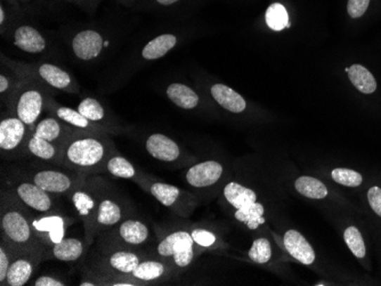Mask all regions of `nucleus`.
Masks as SVG:
<instances>
[{
	"instance_id": "6ab92c4d",
	"label": "nucleus",
	"mask_w": 381,
	"mask_h": 286,
	"mask_svg": "<svg viewBox=\"0 0 381 286\" xmlns=\"http://www.w3.org/2000/svg\"><path fill=\"white\" fill-rule=\"evenodd\" d=\"M223 194L226 202L233 207L235 210L234 212L248 210L257 202V195L254 193V190L235 181L228 183L224 187Z\"/></svg>"
},
{
	"instance_id": "a211bd4d",
	"label": "nucleus",
	"mask_w": 381,
	"mask_h": 286,
	"mask_svg": "<svg viewBox=\"0 0 381 286\" xmlns=\"http://www.w3.org/2000/svg\"><path fill=\"white\" fill-rule=\"evenodd\" d=\"M104 40L98 32L85 30L79 32L72 40L73 53L82 60H91L98 58L103 49Z\"/></svg>"
},
{
	"instance_id": "412c9836",
	"label": "nucleus",
	"mask_w": 381,
	"mask_h": 286,
	"mask_svg": "<svg viewBox=\"0 0 381 286\" xmlns=\"http://www.w3.org/2000/svg\"><path fill=\"white\" fill-rule=\"evenodd\" d=\"M38 76L43 79L46 84H49L51 87L56 88L58 91H77L72 76L54 64L43 63L39 65Z\"/></svg>"
},
{
	"instance_id": "ddd939ff",
	"label": "nucleus",
	"mask_w": 381,
	"mask_h": 286,
	"mask_svg": "<svg viewBox=\"0 0 381 286\" xmlns=\"http://www.w3.org/2000/svg\"><path fill=\"white\" fill-rule=\"evenodd\" d=\"M41 260V256L34 254H13L5 285L23 286L29 283Z\"/></svg>"
},
{
	"instance_id": "9b49d317",
	"label": "nucleus",
	"mask_w": 381,
	"mask_h": 286,
	"mask_svg": "<svg viewBox=\"0 0 381 286\" xmlns=\"http://www.w3.org/2000/svg\"><path fill=\"white\" fill-rule=\"evenodd\" d=\"M73 223L75 218L67 217L63 214H36L31 212L32 228L47 250L65 238L67 228Z\"/></svg>"
},
{
	"instance_id": "4be33fe9",
	"label": "nucleus",
	"mask_w": 381,
	"mask_h": 286,
	"mask_svg": "<svg viewBox=\"0 0 381 286\" xmlns=\"http://www.w3.org/2000/svg\"><path fill=\"white\" fill-rule=\"evenodd\" d=\"M56 118L61 120L67 126H72L73 129L82 131H91V133L109 134V129H104L102 126H96L94 122L88 120L78 111L67 106H56L53 110Z\"/></svg>"
},
{
	"instance_id": "e433bc0d",
	"label": "nucleus",
	"mask_w": 381,
	"mask_h": 286,
	"mask_svg": "<svg viewBox=\"0 0 381 286\" xmlns=\"http://www.w3.org/2000/svg\"><path fill=\"white\" fill-rule=\"evenodd\" d=\"M190 235L193 238L195 245H199V247H209L215 245L216 236L207 229H193L190 233Z\"/></svg>"
},
{
	"instance_id": "39448f33",
	"label": "nucleus",
	"mask_w": 381,
	"mask_h": 286,
	"mask_svg": "<svg viewBox=\"0 0 381 286\" xmlns=\"http://www.w3.org/2000/svg\"><path fill=\"white\" fill-rule=\"evenodd\" d=\"M3 185L12 190V193L34 214H62L58 196L46 192L23 175L8 178Z\"/></svg>"
},
{
	"instance_id": "6e6552de",
	"label": "nucleus",
	"mask_w": 381,
	"mask_h": 286,
	"mask_svg": "<svg viewBox=\"0 0 381 286\" xmlns=\"http://www.w3.org/2000/svg\"><path fill=\"white\" fill-rule=\"evenodd\" d=\"M151 254L153 253L148 251L98 247L95 267L104 274L112 275L115 278V280H130V275L136 269L139 262ZM112 280H109L105 285Z\"/></svg>"
},
{
	"instance_id": "37998d69",
	"label": "nucleus",
	"mask_w": 381,
	"mask_h": 286,
	"mask_svg": "<svg viewBox=\"0 0 381 286\" xmlns=\"http://www.w3.org/2000/svg\"><path fill=\"white\" fill-rule=\"evenodd\" d=\"M5 22V11H4V7H0V25H4Z\"/></svg>"
},
{
	"instance_id": "f8f14e48",
	"label": "nucleus",
	"mask_w": 381,
	"mask_h": 286,
	"mask_svg": "<svg viewBox=\"0 0 381 286\" xmlns=\"http://www.w3.org/2000/svg\"><path fill=\"white\" fill-rule=\"evenodd\" d=\"M45 95L36 87L23 88L15 100V115L34 129L45 106Z\"/></svg>"
},
{
	"instance_id": "c756f323",
	"label": "nucleus",
	"mask_w": 381,
	"mask_h": 286,
	"mask_svg": "<svg viewBox=\"0 0 381 286\" xmlns=\"http://www.w3.org/2000/svg\"><path fill=\"white\" fill-rule=\"evenodd\" d=\"M265 18H266L267 25L274 31H282L283 29L290 27L291 25L287 9L281 4H272L267 8Z\"/></svg>"
},
{
	"instance_id": "bb28decb",
	"label": "nucleus",
	"mask_w": 381,
	"mask_h": 286,
	"mask_svg": "<svg viewBox=\"0 0 381 286\" xmlns=\"http://www.w3.org/2000/svg\"><path fill=\"white\" fill-rule=\"evenodd\" d=\"M348 78L357 91L363 93H373L377 89V82L373 73L360 64H354L351 67H346Z\"/></svg>"
},
{
	"instance_id": "f3484780",
	"label": "nucleus",
	"mask_w": 381,
	"mask_h": 286,
	"mask_svg": "<svg viewBox=\"0 0 381 286\" xmlns=\"http://www.w3.org/2000/svg\"><path fill=\"white\" fill-rule=\"evenodd\" d=\"M223 175V166L216 161H206L198 163L188 169L186 172V181L190 186L197 188L212 186L216 184Z\"/></svg>"
},
{
	"instance_id": "b1692460",
	"label": "nucleus",
	"mask_w": 381,
	"mask_h": 286,
	"mask_svg": "<svg viewBox=\"0 0 381 286\" xmlns=\"http://www.w3.org/2000/svg\"><path fill=\"white\" fill-rule=\"evenodd\" d=\"M214 100L226 111L232 113H241L247 108V103L239 93H236L232 88L227 87L226 84H216L212 87Z\"/></svg>"
},
{
	"instance_id": "cd10ccee",
	"label": "nucleus",
	"mask_w": 381,
	"mask_h": 286,
	"mask_svg": "<svg viewBox=\"0 0 381 286\" xmlns=\"http://www.w3.org/2000/svg\"><path fill=\"white\" fill-rule=\"evenodd\" d=\"M177 38L174 34H161L146 44L142 51V56L146 60H155L164 58L168 51L175 47Z\"/></svg>"
},
{
	"instance_id": "c85d7f7f",
	"label": "nucleus",
	"mask_w": 381,
	"mask_h": 286,
	"mask_svg": "<svg viewBox=\"0 0 381 286\" xmlns=\"http://www.w3.org/2000/svg\"><path fill=\"white\" fill-rule=\"evenodd\" d=\"M295 186L302 195L309 199L321 200L327 197L328 195L325 185L313 177H307V176L299 177L295 183Z\"/></svg>"
},
{
	"instance_id": "ea45409f",
	"label": "nucleus",
	"mask_w": 381,
	"mask_h": 286,
	"mask_svg": "<svg viewBox=\"0 0 381 286\" xmlns=\"http://www.w3.org/2000/svg\"><path fill=\"white\" fill-rule=\"evenodd\" d=\"M34 286H64L67 285L63 280L54 276H40L34 282Z\"/></svg>"
},
{
	"instance_id": "2eb2a0df",
	"label": "nucleus",
	"mask_w": 381,
	"mask_h": 286,
	"mask_svg": "<svg viewBox=\"0 0 381 286\" xmlns=\"http://www.w3.org/2000/svg\"><path fill=\"white\" fill-rule=\"evenodd\" d=\"M167 273H168V267L166 262L151 254L139 262V265L131 273L129 278L138 285H146V284L157 283L164 280Z\"/></svg>"
},
{
	"instance_id": "0eeeda50",
	"label": "nucleus",
	"mask_w": 381,
	"mask_h": 286,
	"mask_svg": "<svg viewBox=\"0 0 381 286\" xmlns=\"http://www.w3.org/2000/svg\"><path fill=\"white\" fill-rule=\"evenodd\" d=\"M88 177L85 183L69 196V199L85 228L86 241L91 245L95 242V219L100 199L101 179Z\"/></svg>"
},
{
	"instance_id": "4468645a",
	"label": "nucleus",
	"mask_w": 381,
	"mask_h": 286,
	"mask_svg": "<svg viewBox=\"0 0 381 286\" xmlns=\"http://www.w3.org/2000/svg\"><path fill=\"white\" fill-rule=\"evenodd\" d=\"M88 247L89 245L86 238L82 240L78 238H64L62 241L49 247L46 252L45 258L49 256L52 259L63 262L79 261L85 256Z\"/></svg>"
},
{
	"instance_id": "5701e85b",
	"label": "nucleus",
	"mask_w": 381,
	"mask_h": 286,
	"mask_svg": "<svg viewBox=\"0 0 381 286\" xmlns=\"http://www.w3.org/2000/svg\"><path fill=\"white\" fill-rule=\"evenodd\" d=\"M14 45L25 53L39 54L45 51L46 40L34 27L22 25L14 34Z\"/></svg>"
},
{
	"instance_id": "1a4fd4ad",
	"label": "nucleus",
	"mask_w": 381,
	"mask_h": 286,
	"mask_svg": "<svg viewBox=\"0 0 381 286\" xmlns=\"http://www.w3.org/2000/svg\"><path fill=\"white\" fill-rule=\"evenodd\" d=\"M194 245L190 233L177 230L161 238L155 247V254L160 259L172 260L179 268H186L193 261Z\"/></svg>"
},
{
	"instance_id": "58836bf2",
	"label": "nucleus",
	"mask_w": 381,
	"mask_h": 286,
	"mask_svg": "<svg viewBox=\"0 0 381 286\" xmlns=\"http://www.w3.org/2000/svg\"><path fill=\"white\" fill-rule=\"evenodd\" d=\"M368 200H369L370 207L373 208L375 214L381 217V188L375 186L370 188L368 192Z\"/></svg>"
},
{
	"instance_id": "4c0bfd02",
	"label": "nucleus",
	"mask_w": 381,
	"mask_h": 286,
	"mask_svg": "<svg viewBox=\"0 0 381 286\" xmlns=\"http://www.w3.org/2000/svg\"><path fill=\"white\" fill-rule=\"evenodd\" d=\"M369 5L370 0H348V14L351 18H361L364 15Z\"/></svg>"
},
{
	"instance_id": "72a5a7b5",
	"label": "nucleus",
	"mask_w": 381,
	"mask_h": 286,
	"mask_svg": "<svg viewBox=\"0 0 381 286\" xmlns=\"http://www.w3.org/2000/svg\"><path fill=\"white\" fill-rule=\"evenodd\" d=\"M344 238H345L346 245L351 249L355 256L357 258L366 256V250L363 238L356 227H348L344 233Z\"/></svg>"
},
{
	"instance_id": "f257e3e1",
	"label": "nucleus",
	"mask_w": 381,
	"mask_h": 286,
	"mask_svg": "<svg viewBox=\"0 0 381 286\" xmlns=\"http://www.w3.org/2000/svg\"><path fill=\"white\" fill-rule=\"evenodd\" d=\"M118 152L109 134L75 130L62 148L58 167L91 176L105 172L106 163Z\"/></svg>"
},
{
	"instance_id": "423d86ee",
	"label": "nucleus",
	"mask_w": 381,
	"mask_h": 286,
	"mask_svg": "<svg viewBox=\"0 0 381 286\" xmlns=\"http://www.w3.org/2000/svg\"><path fill=\"white\" fill-rule=\"evenodd\" d=\"M23 176L46 192L58 196L71 195L88 177L75 170L58 166L56 168L30 169L23 172Z\"/></svg>"
},
{
	"instance_id": "2f4dec72",
	"label": "nucleus",
	"mask_w": 381,
	"mask_h": 286,
	"mask_svg": "<svg viewBox=\"0 0 381 286\" xmlns=\"http://www.w3.org/2000/svg\"><path fill=\"white\" fill-rule=\"evenodd\" d=\"M80 113H82L88 120L98 124L101 121L105 119V110L98 100L91 97H88L85 100H82L77 108Z\"/></svg>"
},
{
	"instance_id": "c9c22d12",
	"label": "nucleus",
	"mask_w": 381,
	"mask_h": 286,
	"mask_svg": "<svg viewBox=\"0 0 381 286\" xmlns=\"http://www.w3.org/2000/svg\"><path fill=\"white\" fill-rule=\"evenodd\" d=\"M13 251L5 243H0V284L6 283L7 273L13 259Z\"/></svg>"
},
{
	"instance_id": "79ce46f5",
	"label": "nucleus",
	"mask_w": 381,
	"mask_h": 286,
	"mask_svg": "<svg viewBox=\"0 0 381 286\" xmlns=\"http://www.w3.org/2000/svg\"><path fill=\"white\" fill-rule=\"evenodd\" d=\"M157 3L161 4V5H166V6H168V5H172V4H175L176 1H179V0H157Z\"/></svg>"
},
{
	"instance_id": "dca6fc26",
	"label": "nucleus",
	"mask_w": 381,
	"mask_h": 286,
	"mask_svg": "<svg viewBox=\"0 0 381 286\" xmlns=\"http://www.w3.org/2000/svg\"><path fill=\"white\" fill-rule=\"evenodd\" d=\"M146 150L150 157L161 162L172 163L181 157L179 145L162 134L148 136L146 141Z\"/></svg>"
},
{
	"instance_id": "7ed1b4c3",
	"label": "nucleus",
	"mask_w": 381,
	"mask_h": 286,
	"mask_svg": "<svg viewBox=\"0 0 381 286\" xmlns=\"http://www.w3.org/2000/svg\"><path fill=\"white\" fill-rule=\"evenodd\" d=\"M96 241L100 249L146 251V247L153 243V234L144 220L133 214L113 228L102 233Z\"/></svg>"
},
{
	"instance_id": "473e14b6",
	"label": "nucleus",
	"mask_w": 381,
	"mask_h": 286,
	"mask_svg": "<svg viewBox=\"0 0 381 286\" xmlns=\"http://www.w3.org/2000/svg\"><path fill=\"white\" fill-rule=\"evenodd\" d=\"M249 258L256 264H266L272 258V247L267 238H257L248 253Z\"/></svg>"
},
{
	"instance_id": "aec40b11",
	"label": "nucleus",
	"mask_w": 381,
	"mask_h": 286,
	"mask_svg": "<svg viewBox=\"0 0 381 286\" xmlns=\"http://www.w3.org/2000/svg\"><path fill=\"white\" fill-rule=\"evenodd\" d=\"M285 249L291 256L302 262L304 265H312L315 260V252L309 242L306 241L299 232L290 229L283 238Z\"/></svg>"
},
{
	"instance_id": "9d476101",
	"label": "nucleus",
	"mask_w": 381,
	"mask_h": 286,
	"mask_svg": "<svg viewBox=\"0 0 381 286\" xmlns=\"http://www.w3.org/2000/svg\"><path fill=\"white\" fill-rule=\"evenodd\" d=\"M30 126L18 117H6L0 122V151L4 159L25 154V144L30 136Z\"/></svg>"
},
{
	"instance_id": "a19ab883",
	"label": "nucleus",
	"mask_w": 381,
	"mask_h": 286,
	"mask_svg": "<svg viewBox=\"0 0 381 286\" xmlns=\"http://www.w3.org/2000/svg\"><path fill=\"white\" fill-rule=\"evenodd\" d=\"M9 87H11V80H9L8 77L1 73V76H0V93L4 95L6 91H8Z\"/></svg>"
},
{
	"instance_id": "f704fd0d",
	"label": "nucleus",
	"mask_w": 381,
	"mask_h": 286,
	"mask_svg": "<svg viewBox=\"0 0 381 286\" xmlns=\"http://www.w3.org/2000/svg\"><path fill=\"white\" fill-rule=\"evenodd\" d=\"M331 176H332L333 181L338 184L344 185V186L357 187L360 186L363 181V178L359 172L349 170V169H335Z\"/></svg>"
},
{
	"instance_id": "f03ea898",
	"label": "nucleus",
	"mask_w": 381,
	"mask_h": 286,
	"mask_svg": "<svg viewBox=\"0 0 381 286\" xmlns=\"http://www.w3.org/2000/svg\"><path fill=\"white\" fill-rule=\"evenodd\" d=\"M1 242L14 254H34L45 259L47 247L37 238L31 225V211L5 185L1 187Z\"/></svg>"
},
{
	"instance_id": "a878e982",
	"label": "nucleus",
	"mask_w": 381,
	"mask_h": 286,
	"mask_svg": "<svg viewBox=\"0 0 381 286\" xmlns=\"http://www.w3.org/2000/svg\"><path fill=\"white\" fill-rule=\"evenodd\" d=\"M167 96L181 109L192 110L199 104V96L190 87L182 84H172L167 88Z\"/></svg>"
},
{
	"instance_id": "7c9ffc66",
	"label": "nucleus",
	"mask_w": 381,
	"mask_h": 286,
	"mask_svg": "<svg viewBox=\"0 0 381 286\" xmlns=\"http://www.w3.org/2000/svg\"><path fill=\"white\" fill-rule=\"evenodd\" d=\"M264 212H265L264 205L257 202L248 210L243 211V212H234V218L240 223H245V226L248 227L249 229L254 230L260 225L265 223Z\"/></svg>"
},
{
	"instance_id": "393cba45",
	"label": "nucleus",
	"mask_w": 381,
	"mask_h": 286,
	"mask_svg": "<svg viewBox=\"0 0 381 286\" xmlns=\"http://www.w3.org/2000/svg\"><path fill=\"white\" fill-rule=\"evenodd\" d=\"M105 172H109L113 177L135 181L136 184L143 175V172H139L136 167L130 163L126 157H122L119 152L110 157V160L106 163Z\"/></svg>"
},
{
	"instance_id": "20e7f679",
	"label": "nucleus",
	"mask_w": 381,
	"mask_h": 286,
	"mask_svg": "<svg viewBox=\"0 0 381 286\" xmlns=\"http://www.w3.org/2000/svg\"><path fill=\"white\" fill-rule=\"evenodd\" d=\"M135 214L126 200L113 187L101 179L100 199L95 219V241L106 230L117 226L122 220Z\"/></svg>"
}]
</instances>
